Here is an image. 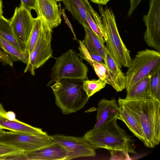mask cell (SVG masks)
Wrapping results in <instances>:
<instances>
[{
	"mask_svg": "<svg viewBox=\"0 0 160 160\" xmlns=\"http://www.w3.org/2000/svg\"><path fill=\"white\" fill-rule=\"evenodd\" d=\"M92 2L101 5H106L110 0H90Z\"/></svg>",
	"mask_w": 160,
	"mask_h": 160,
	"instance_id": "e575fe53",
	"label": "cell"
},
{
	"mask_svg": "<svg viewBox=\"0 0 160 160\" xmlns=\"http://www.w3.org/2000/svg\"><path fill=\"white\" fill-rule=\"evenodd\" d=\"M42 20L40 17L36 18L35 21L28 38L26 44V49L29 55L32 52L39 37L42 28Z\"/></svg>",
	"mask_w": 160,
	"mask_h": 160,
	"instance_id": "cb8c5ba5",
	"label": "cell"
},
{
	"mask_svg": "<svg viewBox=\"0 0 160 160\" xmlns=\"http://www.w3.org/2000/svg\"><path fill=\"white\" fill-rule=\"evenodd\" d=\"M2 8L3 5L2 1L1 0H0V16L2 15L3 13Z\"/></svg>",
	"mask_w": 160,
	"mask_h": 160,
	"instance_id": "d590c367",
	"label": "cell"
},
{
	"mask_svg": "<svg viewBox=\"0 0 160 160\" xmlns=\"http://www.w3.org/2000/svg\"><path fill=\"white\" fill-rule=\"evenodd\" d=\"M21 4L24 8L31 12L32 9L36 11V0H20Z\"/></svg>",
	"mask_w": 160,
	"mask_h": 160,
	"instance_id": "1f68e13d",
	"label": "cell"
},
{
	"mask_svg": "<svg viewBox=\"0 0 160 160\" xmlns=\"http://www.w3.org/2000/svg\"><path fill=\"white\" fill-rule=\"evenodd\" d=\"M86 15L87 20L89 27L98 37L102 43L104 44L105 41L96 23L88 11L87 12Z\"/></svg>",
	"mask_w": 160,
	"mask_h": 160,
	"instance_id": "83f0119b",
	"label": "cell"
},
{
	"mask_svg": "<svg viewBox=\"0 0 160 160\" xmlns=\"http://www.w3.org/2000/svg\"><path fill=\"white\" fill-rule=\"evenodd\" d=\"M83 80L63 78L51 87L55 104L64 114H69L82 109L89 97L82 88Z\"/></svg>",
	"mask_w": 160,
	"mask_h": 160,
	"instance_id": "3957f363",
	"label": "cell"
},
{
	"mask_svg": "<svg viewBox=\"0 0 160 160\" xmlns=\"http://www.w3.org/2000/svg\"><path fill=\"white\" fill-rule=\"evenodd\" d=\"M0 142L27 153L50 145L54 142L52 136L4 130L0 134Z\"/></svg>",
	"mask_w": 160,
	"mask_h": 160,
	"instance_id": "52a82bcc",
	"label": "cell"
},
{
	"mask_svg": "<svg viewBox=\"0 0 160 160\" xmlns=\"http://www.w3.org/2000/svg\"><path fill=\"white\" fill-rule=\"evenodd\" d=\"M119 107L115 98H103L99 102L97 109L96 123L92 128L100 129L115 118L120 120Z\"/></svg>",
	"mask_w": 160,
	"mask_h": 160,
	"instance_id": "4fadbf2b",
	"label": "cell"
},
{
	"mask_svg": "<svg viewBox=\"0 0 160 160\" xmlns=\"http://www.w3.org/2000/svg\"><path fill=\"white\" fill-rule=\"evenodd\" d=\"M160 66V52L146 49L138 51L125 75L126 91Z\"/></svg>",
	"mask_w": 160,
	"mask_h": 160,
	"instance_id": "8992f818",
	"label": "cell"
},
{
	"mask_svg": "<svg viewBox=\"0 0 160 160\" xmlns=\"http://www.w3.org/2000/svg\"><path fill=\"white\" fill-rule=\"evenodd\" d=\"M65 9L68 11L73 17L82 26H89L87 18L86 12L89 8L84 0H61Z\"/></svg>",
	"mask_w": 160,
	"mask_h": 160,
	"instance_id": "e0dca14e",
	"label": "cell"
},
{
	"mask_svg": "<svg viewBox=\"0 0 160 160\" xmlns=\"http://www.w3.org/2000/svg\"><path fill=\"white\" fill-rule=\"evenodd\" d=\"M36 18L22 6L17 7L10 22L14 34L21 42L26 44L32 30Z\"/></svg>",
	"mask_w": 160,
	"mask_h": 160,
	"instance_id": "8fae6325",
	"label": "cell"
},
{
	"mask_svg": "<svg viewBox=\"0 0 160 160\" xmlns=\"http://www.w3.org/2000/svg\"><path fill=\"white\" fill-rule=\"evenodd\" d=\"M3 131V129L0 127V134Z\"/></svg>",
	"mask_w": 160,
	"mask_h": 160,
	"instance_id": "8d00e7d4",
	"label": "cell"
},
{
	"mask_svg": "<svg viewBox=\"0 0 160 160\" xmlns=\"http://www.w3.org/2000/svg\"><path fill=\"white\" fill-rule=\"evenodd\" d=\"M86 2L89 8V13L92 15L94 20L98 26L100 31L103 35L104 38H105L104 29L102 18L92 8L88 0L86 1Z\"/></svg>",
	"mask_w": 160,
	"mask_h": 160,
	"instance_id": "f1b7e54d",
	"label": "cell"
},
{
	"mask_svg": "<svg viewBox=\"0 0 160 160\" xmlns=\"http://www.w3.org/2000/svg\"><path fill=\"white\" fill-rule=\"evenodd\" d=\"M106 66L114 84V89L120 92L125 89V76L114 61L107 52L104 60Z\"/></svg>",
	"mask_w": 160,
	"mask_h": 160,
	"instance_id": "ac0fdd59",
	"label": "cell"
},
{
	"mask_svg": "<svg viewBox=\"0 0 160 160\" xmlns=\"http://www.w3.org/2000/svg\"><path fill=\"white\" fill-rule=\"evenodd\" d=\"M66 152L60 145L54 142L47 146L25 153V160H65Z\"/></svg>",
	"mask_w": 160,
	"mask_h": 160,
	"instance_id": "9a60e30c",
	"label": "cell"
},
{
	"mask_svg": "<svg viewBox=\"0 0 160 160\" xmlns=\"http://www.w3.org/2000/svg\"><path fill=\"white\" fill-rule=\"evenodd\" d=\"M150 75L136 83L127 92V99H143L150 98Z\"/></svg>",
	"mask_w": 160,
	"mask_h": 160,
	"instance_id": "44dd1931",
	"label": "cell"
},
{
	"mask_svg": "<svg viewBox=\"0 0 160 160\" xmlns=\"http://www.w3.org/2000/svg\"><path fill=\"white\" fill-rule=\"evenodd\" d=\"M50 79L47 86L49 87L57 81L63 78L88 79V68L77 52L71 49L55 58Z\"/></svg>",
	"mask_w": 160,
	"mask_h": 160,
	"instance_id": "5b68a950",
	"label": "cell"
},
{
	"mask_svg": "<svg viewBox=\"0 0 160 160\" xmlns=\"http://www.w3.org/2000/svg\"><path fill=\"white\" fill-rule=\"evenodd\" d=\"M106 83L100 79L83 80L82 88L88 96L90 98L97 92L105 87Z\"/></svg>",
	"mask_w": 160,
	"mask_h": 160,
	"instance_id": "d4e9b609",
	"label": "cell"
},
{
	"mask_svg": "<svg viewBox=\"0 0 160 160\" xmlns=\"http://www.w3.org/2000/svg\"><path fill=\"white\" fill-rule=\"evenodd\" d=\"M89 53L93 61L99 63L105 64L104 60L100 55L96 53L90 52Z\"/></svg>",
	"mask_w": 160,
	"mask_h": 160,
	"instance_id": "836d02e7",
	"label": "cell"
},
{
	"mask_svg": "<svg viewBox=\"0 0 160 160\" xmlns=\"http://www.w3.org/2000/svg\"><path fill=\"white\" fill-rule=\"evenodd\" d=\"M0 127L11 131L30 134H46L47 133L41 128L32 127L21 122L15 118H10L8 112L0 103Z\"/></svg>",
	"mask_w": 160,
	"mask_h": 160,
	"instance_id": "5bb4252c",
	"label": "cell"
},
{
	"mask_svg": "<svg viewBox=\"0 0 160 160\" xmlns=\"http://www.w3.org/2000/svg\"><path fill=\"white\" fill-rule=\"evenodd\" d=\"M0 47L5 52L10 54L18 60L27 64L29 60V55L28 52H23L20 51L9 42L0 36Z\"/></svg>",
	"mask_w": 160,
	"mask_h": 160,
	"instance_id": "7402d4cb",
	"label": "cell"
},
{
	"mask_svg": "<svg viewBox=\"0 0 160 160\" xmlns=\"http://www.w3.org/2000/svg\"><path fill=\"white\" fill-rule=\"evenodd\" d=\"M54 142L62 146L66 152V160L83 157H95V149L83 137L57 134L52 136Z\"/></svg>",
	"mask_w": 160,
	"mask_h": 160,
	"instance_id": "9c48e42d",
	"label": "cell"
},
{
	"mask_svg": "<svg viewBox=\"0 0 160 160\" xmlns=\"http://www.w3.org/2000/svg\"><path fill=\"white\" fill-rule=\"evenodd\" d=\"M24 153L14 147L0 142V160H5L10 157Z\"/></svg>",
	"mask_w": 160,
	"mask_h": 160,
	"instance_id": "4316f807",
	"label": "cell"
},
{
	"mask_svg": "<svg viewBox=\"0 0 160 160\" xmlns=\"http://www.w3.org/2000/svg\"><path fill=\"white\" fill-rule=\"evenodd\" d=\"M57 1H61V0H56Z\"/></svg>",
	"mask_w": 160,
	"mask_h": 160,
	"instance_id": "74e56055",
	"label": "cell"
},
{
	"mask_svg": "<svg viewBox=\"0 0 160 160\" xmlns=\"http://www.w3.org/2000/svg\"><path fill=\"white\" fill-rule=\"evenodd\" d=\"M18 60L8 53L0 50V61L4 65H8L13 67L14 61Z\"/></svg>",
	"mask_w": 160,
	"mask_h": 160,
	"instance_id": "f546056e",
	"label": "cell"
},
{
	"mask_svg": "<svg viewBox=\"0 0 160 160\" xmlns=\"http://www.w3.org/2000/svg\"><path fill=\"white\" fill-rule=\"evenodd\" d=\"M56 0H36L37 17H40L52 32L62 20L61 13Z\"/></svg>",
	"mask_w": 160,
	"mask_h": 160,
	"instance_id": "7c38bea8",
	"label": "cell"
},
{
	"mask_svg": "<svg viewBox=\"0 0 160 160\" xmlns=\"http://www.w3.org/2000/svg\"><path fill=\"white\" fill-rule=\"evenodd\" d=\"M52 32L42 20L39 37L29 56L28 62L24 70V72H29L31 75H34L35 70L42 66L52 57Z\"/></svg>",
	"mask_w": 160,
	"mask_h": 160,
	"instance_id": "ba28073f",
	"label": "cell"
},
{
	"mask_svg": "<svg viewBox=\"0 0 160 160\" xmlns=\"http://www.w3.org/2000/svg\"><path fill=\"white\" fill-rule=\"evenodd\" d=\"M111 155L110 159H127L129 158L128 153L122 151L111 150L110 151Z\"/></svg>",
	"mask_w": 160,
	"mask_h": 160,
	"instance_id": "4dcf8cb0",
	"label": "cell"
},
{
	"mask_svg": "<svg viewBox=\"0 0 160 160\" xmlns=\"http://www.w3.org/2000/svg\"><path fill=\"white\" fill-rule=\"evenodd\" d=\"M150 98L160 102V66L150 73Z\"/></svg>",
	"mask_w": 160,
	"mask_h": 160,
	"instance_id": "603a6c76",
	"label": "cell"
},
{
	"mask_svg": "<svg viewBox=\"0 0 160 160\" xmlns=\"http://www.w3.org/2000/svg\"><path fill=\"white\" fill-rule=\"evenodd\" d=\"M148 13L143 20L146 28L144 39L147 45L160 52V0H150Z\"/></svg>",
	"mask_w": 160,
	"mask_h": 160,
	"instance_id": "30bf717a",
	"label": "cell"
},
{
	"mask_svg": "<svg viewBox=\"0 0 160 160\" xmlns=\"http://www.w3.org/2000/svg\"><path fill=\"white\" fill-rule=\"evenodd\" d=\"M142 0H130V7L129 10L127 17H130L135 9L140 3Z\"/></svg>",
	"mask_w": 160,
	"mask_h": 160,
	"instance_id": "d6a6232c",
	"label": "cell"
},
{
	"mask_svg": "<svg viewBox=\"0 0 160 160\" xmlns=\"http://www.w3.org/2000/svg\"><path fill=\"white\" fill-rule=\"evenodd\" d=\"M0 36L21 52H28L26 49V44L20 42L15 36L10 20L5 18L2 15L0 16Z\"/></svg>",
	"mask_w": 160,
	"mask_h": 160,
	"instance_id": "ffe728a7",
	"label": "cell"
},
{
	"mask_svg": "<svg viewBox=\"0 0 160 160\" xmlns=\"http://www.w3.org/2000/svg\"><path fill=\"white\" fill-rule=\"evenodd\" d=\"M118 103L120 112V120L122 121L132 133L145 144V138L139 124L123 105L118 101Z\"/></svg>",
	"mask_w": 160,
	"mask_h": 160,
	"instance_id": "d6986e66",
	"label": "cell"
},
{
	"mask_svg": "<svg viewBox=\"0 0 160 160\" xmlns=\"http://www.w3.org/2000/svg\"><path fill=\"white\" fill-rule=\"evenodd\" d=\"M83 27L85 34L82 42L85 47L89 52L98 54L105 60L107 53L106 46L89 26L84 25Z\"/></svg>",
	"mask_w": 160,
	"mask_h": 160,
	"instance_id": "2e32d148",
	"label": "cell"
},
{
	"mask_svg": "<svg viewBox=\"0 0 160 160\" xmlns=\"http://www.w3.org/2000/svg\"><path fill=\"white\" fill-rule=\"evenodd\" d=\"M117 119L114 118L100 129L90 130L86 132L83 137L95 149L104 148L137 154L134 148L132 136L118 125Z\"/></svg>",
	"mask_w": 160,
	"mask_h": 160,
	"instance_id": "7a4b0ae2",
	"label": "cell"
},
{
	"mask_svg": "<svg viewBox=\"0 0 160 160\" xmlns=\"http://www.w3.org/2000/svg\"><path fill=\"white\" fill-rule=\"evenodd\" d=\"M91 66L99 79L105 82L106 84L111 85L114 88L113 80L105 64L99 63L93 61Z\"/></svg>",
	"mask_w": 160,
	"mask_h": 160,
	"instance_id": "484cf974",
	"label": "cell"
},
{
	"mask_svg": "<svg viewBox=\"0 0 160 160\" xmlns=\"http://www.w3.org/2000/svg\"><path fill=\"white\" fill-rule=\"evenodd\" d=\"M120 102L137 121L143 132L146 147L153 148L160 141V102L151 98L127 99Z\"/></svg>",
	"mask_w": 160,
	"mask_h": 160,
	"instance_id": "6da1fadb",
	"label": "cell"
},
{
	"mask_svg": "<svg viewBox=\"0 0 160 160\" xmlns=\"http://www.w3.org/2000/svg\"><path fill=\"white\" fill-rule=\"evenodd\" d=\"M98 8L102 20L108 52L120 69L122 67L128 68L132 60L130 51L121 38L112 10L101 5H98Z\"/></svg>",
	"mask_w": 160,
	"mask_h": 160,
	"instance_id": "277c9868",
	"label": "cell"
}]
</instances>
